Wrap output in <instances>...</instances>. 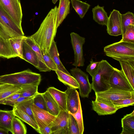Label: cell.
Returning <instances> with one entry per match:
<instances>
[{"label":"cell","mask_w":134,"mask_h":134,"mask_svg":"<svg viewBox=\"0 0 134 134\" xmlns=\"http://www.w3.org/2000/svg\"><path fill=\"white\" fill-rule=\"evenodd\" d=\"M38 86L32 84H26L20 86V92L21 96L30 97L34 96L38 93Z\"/></svg>","instance_id":"obj_33"},{"label":"cell","mask_w":134,"mask_h":134,"mask_svg":"<svg viewBox=\"0 0 134 134\" xmlns=\"http://www.w3.org/2000/svg\"><path fill=\"white\" fill-rule=\"evenodd\" d=\"M42 95L45 101L47 111L56 116L60 110L58 104L47 90L42 93Z\"/></svg>","instance_id":"obj_23"},{"label":"cell","mask_w":134,"mask_h":134,"mask_svg":"<svg viewBox=\"0 0 134 134\" xmlns=\"http://www.w3.org/2000/svg\"><path fill=\"white\" fill-rule=\"evenodd\" d=\"M114 68L106 60L100 62L98 70L92 78L91 83L92 89L95 92L103 91L111 88L109 81Z\"/></svg>","instance_id":"obj_4"},{"label":"cell","mask_w":134,"mask_h":134,"mask_svg":"<svg viewBox=\"0 0 134 134\" xmlns=\"http://www.w3.org/2000/svg\"><path fill=\"white\" fill-rule=\"evenodd\" d=\"M0 15L5 24L8 40L14 37L24 36L22 28L15 23L0 5Z\"/></svg>","instance_id":"obj_10"},{"label":"cell","mask_w":134,"mask_h":134,"mask_svg":"<svg viewBox=\"0 0 134 134\" xmlns=\"http://www.w3.org/2000/svg\"><path fill=\"white\" fill-rule=\"evenodd\" d=\"M35 121L40 130L53 122L55 118L47 111L40 108L34 104L32 107Z\"/></svg>","instance_id":"obj_13"},{"label":"cell","mask_w":134,"mask_h":134,"mask_svg":"<svg viewBox=\"0 0 134 134\" xmlns=\"http://www.w3.org/2000/svg\"><path fill=\"white\" fill-rule=\"evenodd\" d=\"M110 78L109 83L111 87L123 90L134 91L133 88L121 70L114 68Z\"/></svg>","instance_id":"obj_9"},{"label":"cell","mask_w":134,"mask_h":134,"mask_svg":"<svg viewBox=\"0 0 134 134\" xmlns=\"http://www.w3.org/2000/svg\"><path fill=\"white\" fill-rule=\"evenodd\" d=\"M20 91L12 94L4 99L1 101L0 103L7 101H11L21 96V94Z\"/></svg>","instance_id":"obj_44"},{"label":"cell","mask_w":134,"mask_h":134,"mask_svg":"<svg viewBox=\"0 0 134 134\" xmlns=\"http://www.w3.org/2000/svg\"><path fill=\"white\" fill-rule=\"evenodd\" d=\"M58 8L56 6L49 12L37 31L31 37L40 48L49 51L55 36Z\"/></svg>","instance_id":"obj_1"},{"label":"cell","mask_w":134,"mask_h":134,"mask_svg":"<svg viewBox=\"0 0 134 134\" xmlns=\"http://www.w3.org/2000/svg\"><path fill=\"white\" fill-rule=\"evenodd\" d=\"M72 5L81 18H83L89 8L90 5L80 0H70Z\"/></svg>","instance_id":"obj_30"},{"label":"cell","mask_w":134,"mask_h":134,"mask_svg":"<svg viewBox=\"0 0 134 134\" xmlns=\"http://www.w3.org/2000/svg\"><path fill=\"white\" fill-rule=\"evenodd\" d=\"M34 96L30 97H26L23 96H20L17 98L11 101H7L0 102V104L9 105L13 107L16 104L25 100L33 97Z\"/></svg>","instance_id":"obj_43"},{"label":"cell","mask_w":134,"mask_h":134,"mask_svg":"<svg viewBox=\"0 0 134 134\" xmlns=\"http://www.w3.org/2000/svg\"><path fill=\"white\" fill-rule=\"evenodd\" d=\"M92 109L99 115H111L115 113L119 109L96 100L92 101Z\"/></svg>","instance_id":"obj_19"},{"label":"cell","mask_w":134,"mask_h":134,"mask_svg":"<svg viewBox=\"0 0 134 134\" xmlns=\"http://www.w3.org/2000/svg\"><path fill=\"white\" fill-rule=\"evenodd\" d=\"M122 37L121 40L134 43V25H129Z\"/></svg>","instance_id":"obj_40"},{"label":"cell","mask_w":134,"mask_h":134,"mask_svg":"<svg viewBox=\"0 0 134 134\" xmlns=\"http://www.w3.org/2000/svg\"><path fill=\"white\" fill-rule=\"evenodd\" d=\"M70 71L72 76L76 79L78 84V89L81 97L88 98L92 90L88 75L77 67L72 68Z\"/></svg>","instance_id":"obj_7"},{"label":"cell","mask_w":134,"mask_h":134,"mask_svg":"<svg viewBox=\"0 0 134 134\" xmlns=\"http://www.w3.org/2000/svg\"><path fill=\"white\" fill-rule=\"evenodd\" d=\"M69 114L60 110L53 121L51 134H69L68 123Z\"/></svg>","instance_id":"obj_11"},{"label":"cell","mask_w":134,"mask_h":134,"mask_svg":"<svg viewBox=\"0 0 134 134\" xmlns=\"http://www.w3.org/2000/svg\"><path fill=\"white\" fill-rule=\"evenodd\" d=\"M121 15L119 11L115 9L111 12L106 26L107 31L109 35L114 36L122 35Z\"/></svg>","instance_id":"obj_12"},{"label":"cell","mask_w":134,"mask_h":134,"mask_svg":"<svg viewBox=\"0 0 134 134\" xmlns=\"http://www.w3.org/2000/svg\"><path fill=\"white\" fill-rule=\"evenodd\" d=\"M41 81V75L29 69L19 72L0 76V83L17 86L26 84L38 86Z\"/></svg>","instance_id":"obj_3"},{"label":"cell","mask_w":134,"mask_h":134,"mask_svg":"<svg viewBox=\"0 0 134 134\" xmlns=\"http://www.w3.org/2000/svg\"><path fill=\"white\" fill-rule=\"evenodd\" d=\"M21 89L20 86L0 83V101Z\"/></svg>","instance_id":"obj_28"},{"label":"cell","mask_w":134,"mask_h":134,"mask_svg":"<svg viewBox=\"0 0 134 134\" xmlns=\"http://www.w3.org/2000/svg\"><path fill=\"white\" fill-rule=\"evenodd\" d=\"M34 97L20 102L13 107L23 111L29 115L35 121L31 109L33 104V98Z\"/></svg>","instance_id":"obj_32"},{"label":"cell","mask_w":134,"mask_h":134,"mask_svg":"<svg viewBox=\"0 0 134 134\" xmlns=\"http://www.w3.org/2000/svg\"><path fill=\"white\" fill-rule=\"evenodd\" d=\"M48 52L53 60L56 65L58 70L68 75H71L65 69L60 59L56 43L54 41L52 42Z\"/></svg>","instance_id":"obj_24"},{"label":"cell","mask_w":134,"mask_h":134,"mask_svg":"<svg viewBox=\"0 0 134 134\" xmlns=\"http://www.w3.org/2000/svg\"><path fill=\"white\" fill-rule=\"evenodd\" d=\"M100 62H94L92 59L87 66L86 70L93 78L96 73L98 69Z\"/></svg>","instance_id":"obj_42"},{"label":"cell","mask_w":134,"mask_h":134,"mask_svg":"<svg viewBox=\"0 0 134 134\" xmlns=\"http://www.w3.org/2000/svg\"><path fill=\"white\" fill-rule=\"evenodd\" d=\"M95 100L113 107L111 101L130 98L134 96V91L121 90L111 87L103 91L95 92Z\"/></svg>","instance_id":"obj_5"},{"label":"cell","mask_w":134,"mask_h":134,"mask_svg":"<svg viewBox=\"0 0 134 134\" xmlns=\"http://www.w3.org/2000/svg\"><path fill=\"white\" fill-rule=\"evenodd\" d=\"M52 122L40 130V133L41 134H51V128Z\"/></svg>","instance_id":"obj_45"},{"label":"cell","mask_w":134,"mask_h":134,"mask_svg":"<svg viewBox=\"0 0 134 134\" xmlns=\"http://www.w3.org/2000/svg\"><path fill=\"white\" fill-rule=\"evenodd\" d=\"M55 71L60 81L69 87L75 89L79 88V86L77 81L71 75L67 74L58 70Z\"/></svg>","instance_id":"obj_27"},{"label":"cell","mask_w":134,"mask_h":134,"mask_svg":"<svg viewBox=\"0 0 134 134\" xmlns=\"http://www.w3.org/2000/svg\"><path fill=\"white\" fill-rule=\"evenodd\" d=\"M0 57L8 59L15 57L11 49L8 40L0 34Z\"/></svg>","instance_id":"obj_26"},{"label":"cell","mask_w":134,"mask_h":134,"mask_svg":"<svg viewBox=\"0 0 134 134\" xmlns=\"http://www.w3.org/2000/svg\"><path fill=\"white\" fill-rule=\"evenodd\" d=\"M71 42L74 54V62L72 65L75 67L83 66L84 65L83 46L85 42V38L76 33L72 32L70 34Z\"/></svg>","instance_id":"obj_8"},{"label":"cell","mask_w":134,"mask_h":134,"mask_svg":"<svg viewBox=\"0 0 134 134\" xmlns=\"http://www.w3.org/2000/svg\"><path fill=\"white\" fill-rule=\"evenodd\" d=\"M68 128L69 134H80L77 122L73 116L70 114H69V115Z\"/></svg>","instance_id":"obj_39"},{"label":"cell","mask_w":134,"mask_h":134,"mask_svg":"<svg viewBox=\"0 0 134 134\" xmlns=\"http://www.w3.org/2000/svg\"><path fill=\"white\" fill-rule=\"evenodd\" d=\"M26 36L14 37L8 40L13 52L16 57L22 59V46L23 41Z\"/></svg>","instance_id":"obj_29"},{"label":"cell","mask_w":134,"mask_h":134,"mask_svg":"<svg viewBox=\"0 0 134 134\" xmlns=\"http://www.w3.org/2000/svg\"><path fill=\"white\" fill-rule=\"evenodd\" d=\"M9 133V132L3 130L2 129H0V134H8Z\"/></svg>","instance_id":"obj_46"},{"label":"cell","mask_w":134,"mask_h":134,"mask_svg":"<svg viewBox=\"0 0 134 134\" xmlns=\"http://www.w3.org/2000/svg\"><path fill=\"white\" fill-rule=\"evenodd\" d=\"M121 22L122 36L129 25H134V14L130 12H128L124 14H121Z\"/></svg>","instance_id":"obj_34"},{"label":"cell","mask_w":134,"mask_h":134,"mask_svg":"<svg viewBox=\"0 0 134 134\" xmlns=\"http://www.w3.org/2000/svg\"><path fill=\"white\" fill-rule=\"evenodd\" d=\"M13 110L16 117L29 124L37 132L40 133V130L38 126L29 115L21 110L15 107H13Z\"/></svg>","instance_id":"obj_25"},{"label":"cell","mask_w":134,"mask_h":134,"mask_svg":"<svg viewBox=\"0 0 134 134\" xmlns=\"http://www.w3.org/2000/svg\"><path fill=\"white\" fill-rule=\"evenodd\" d=\"M76 121L79 127L80 134H83L84 131L82 111L80 97L79 99V106L77 111L71 114Z\"/></svg>","instance_id":"obj_36"},{"label":"cell","mask_w":134,"mask_h":134,"mask_svg":"<svg viewBox=\"0 0 134 134\" xmlns=\"http://www.w3.org/2000/svg\"><path fill=\"white\" fill-rule=\"evenodd\" d=\"M0 5L15 23L22 28L23 14L20 0H0Z\"/></svg>","instance_id":"obj_6"},{"label":"cell","mask_w":134,"mask_h":134,"mask_svg":"<svg viewBox=\"0 0 134 134\" xmlns=\"http://www.w3.org/2000/svg\"><path fill=\"white\" fill-rule=\"evenodd\" d=\"M44 62L47 66L51 70H58L57 67L50 55L48 52L40 48Z\"/></svg>","instance_id":"obj_37"},{"label":"cell","mask_w":134,"mask_h":134,"mask_svg":"<svg viewBox=\"0 0 134 134\" xmlns=\"http://www.w3.org/2000/svg\"><path fill=\"white\" fill-rule=\"evenodd\" d=\"M104 51L107 56L134 66V43L121 40L105 46Z\"/></svg>","instance_id":"obj_2"},{"label":"cell","mask_w":134,"mask_h":134,"mask_svg":"<svg viewBox=\"0 0 134 134\" xmlns=\"http://www.w3.org/2000/svg\"><path fill=\"white\" fill-rule=\"evenodd\" d=\"M13 134H26L27 129L25 125L21 120L16 117L13 120L12 124Z\"/></svg>","instance_id":"obj_35"},{"label":"cell","mask_w":134,"mask_h":134,"mask_svg":"<svg viewBox=\"0 0 134 134\" xmlns=\"http://www.w3.org/2000/svg\"><path fill=\"white\" fill-rule=\"evenodd\" d=\"M119 62L121 70L132 88H134V66L126 63Z\"/></svg>","instance_id":"obj_31"},{"label":"cell","mask_w":134,"mask_h":134,"mask_svg":"<svg viewBox=\"0 0 134 134\" xmlns=\"http://www.w3.org/2000/svg\"><path fill=\"white\" fill-rule=\"evenodd\" d=\"M33 104L39 108L47 111L45 100L42 93H38L33 98Z\"/></svg>","instance_id":"obj_41"},{"label":"cell","mask_w":134,"mask_h":134,"mask_svg":"<svg viewBox=\"0 0 134 134\" xmlns=\"http://www.w3.org/2000/svg\"><path fill=\"white\" fill-rule=\"evenodd\" d=\"M47 90L56 102L60 110L68 111L66 94L65 92L61 91L54 87H49Z\"/></svg>","instance_id":"obj_18"},{"label":"cell","mask_w":134,"mask_h":134,"mask_svg":"<svg viewBox=\"0 0 134 134\" xmlns=\"http://www.w3.org/2000/svg\"><path fill=\"white\" fill-rule=\"evenodd\" d=\"M25 38L24 39L22 43V59L30 63L37 69L38 63L36 54L25 41Z\"/></svg>","instance_id":"obj_16"},{"label":"cell","mask_w":134,"mask_h":134,"mask_svg":"<svg viewBox=\"0 0 134 134\" xmlns=\"http://www.w3.org/2000/svg\"><path fill=\"white\" fill-rule=\"evenodd\" d=\"M25 40L36 53L38 59V67L37 69L40 71H50L51 70L45 64L43 60L40 48L31 37H26Z\"/></svg>","instance_id":"obj_15"},{"label":"cell","mask_w":134,"mask_h":134,"mask_svg":"<svg viewBox=\"0 0 134 134\" xmlns=\"http://www.w3.org/2000/svg\"><path fill=\"white\" fill-rule=\"evenodd\" d=\"M92 11L93 20L99 24L107 26L108 17L104 9V6L101 7L98 5L92 8Z\"/></svg>","instance_id":"obj_22"},{"label":"cell","mask_w":134,"mask_h":134,"mask_svg":"<svg viewBox=\"0 0 134 134\" xmlns=\"http://www.w3.org/2000/svg\"><path fill=\"white\" fill-rule=\"evenodd\" d=\"M58 0H52V2L54 4H55Z\"/></svg>","instance_id":"obj_47"},{"label":"cell","mask_w":134,"mask_h":134,"mask_svg":"<svg viewBox=\"0 0 134 134\" xmlns=\"http://www.w3.org/2000/svg\"><path fill=\"white\" fill-rule=\"evenodd\" d=\"M65 92L66 94L67 110L69 114H74L78 108L79 93L75 88L69 86Z\"/></svg>","instance_id":"obj_14"},{"label":"cell","mask_w":134,"mask_h":134,"mask_svg":"<svg viewBox=\"0 0 134 134\" xmlns=\"http://www.w3.org/2000/svg\"><path fill=\"white\" fill-rule=\"evenodd\" d=\"M122 131L120 134H134V110L121 119Z\"/></svg>","instance_id":"obj_21"},{"label":"cell","mask_w":134,"mask_h":134,"mask_svg":"<svg viewBox=\"0 0 134 134\" xmlns=\"http://www.w3.org/2000/svg\"><path fill=\"white\" fill-rule=\"evenodd\" d=\"M15 117L13 110H0V129L10 132L12 134V122Z\"/></svg>","instance_id":"obj_17"},{"label":"cell","mask_w":134,"mask_h":134,"mask_svg":"<svg viewBox=\"0 0 134 134\" xmlns=\"http://www.w3.org/2000/svg\"><path fill=\"white\" fill-rule=\"evenodd\" d=\"M70 3L69 0H59L56 21L57 29L69 13Z\"/></svg>","instance_id":"obj_20"},{"label":"cell","mask_w":134,"mask_h":134,"mask_svg":"<svg viewBox=\"0 0 134 134\" xmlns=\"http://www.w3.org/2000/svg\"><path fill=\"white\" fill-rule=\"evenodd\" d=\"M113 107L117 108L119 109L127 107L129 106L133 105L134 104V96L130 98L119 99L111 101Z\"/></svg>","instance_id":"obj_38"}]
</instances>
